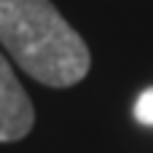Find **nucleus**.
Segmentation results:
<instances>
[{
    "mask_svg": "<svg viewBox=\"0 0 153 153\" xmlns=\"http://www.w3.org/2000/svg\"><path fill=\"white\" fill-rule=\"evenodd\" d=\"M0 43L43 86L67 89L86 78L91 54L51 0H0Z\"/></svg>",
    "mask_w": 153,
    "mask_h": 153,
    "instance_id": "1",
    "label": "nucleus"
},
{
    "mask_svg": "<svg viewBox=\"0 0 153 153\" xmlns=\"http://www.w3.org/2000/svg\"><path fill=\"white\" fill-rule=\"evenodd\" d=\"M35 110L13 75V67L0 56V143H16L30 134Z\"/></svg>",
    "mask_w": 153,
    "mask_h": 153,
    "instance_id": "2",
    "label": "nucleus"
},
{
    "mask_svg": "<svg viewBox=\"0 0 153 153\" xmlns=\"http://www.w3.org/2000/svg\"><path fill=\"white\" fill-rule=\"evenodd\" d=\"M134 118L143 126H153V89H145L134 102Z\"/></svg>",
    "mask_w": 153,
    "mask_h": 153,
    "instance_id": "3",
    "label": "nucleus"
}]
</instances>
